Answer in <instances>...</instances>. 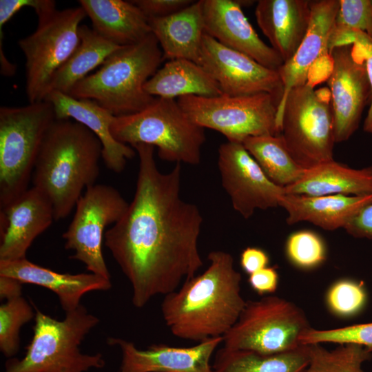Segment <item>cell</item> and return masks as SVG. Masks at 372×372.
<instances>
[{"instance_id":"36","label":"cell","mask_w":372,"mask_h":372,"mask_svg":"<svg viewBox=\"0 0 372 372\" xmlns=\"http://www.w3.org/2000/svg\"><path fill=\"white\" fill-rule=\"evenodd\" d=\"M356 30L372 38V0H339L331 37Z\"/></svg>"},{"instance_id":"34","label":"cell","mask_w":372,"mask_h":372,"mask_svg":"<svg viewBox=\"0 0 372 372\" xmlns=\"http://www.w3.org/2000/svg\"><path fill=\"white\" fill-rule=\"evenodd\" d=\"M286 254L292 265L302 269L318 267L326 260L327 248L322 238L310 230L291 234L285 245Z\"/></svg>"},{"instance_id":"24","label":"cell","mask_w":372,"mask_h":372,"mask_svg":"<svg viewBox=\"0 0 372 372\" xmlns=\"http://www.w3.org/2000/svg\"><path fill=\"white\" fill-rule=\"evenodd\" d=\"M148 19L163 59H187L198 63L205 34L203 0L194 1L172 14Z\"/></svg>"},{"instance_id":"16","label":"cell","mask_w":372,"mask_h":372,"mask_svg":"<svg viewBox=\"0 0 372 372\" xmlns=\"http://www.w3.org/2000/svg\"><path fill=\"white\" fill-rule=\"evenodd\" d=\"M223 340V336L211 338L189 347L152 344L144 350L120 338L107 342L121 349L118 372H213L211 358Z\"/></svg>"},{"instance_id":"43","label":"cell","mask_w":372,"mask_h":372,"mask_svg":"<svg viewBox=\"0 0 372 372\" xmlns=\"http://www.w3.org/2000/svg\"><path fill=\"white\" fill-rule=\"evenodd\" d=\"M22 283L17 279L0 276V297L6 300L21 296Z\"/></svg>"},{"instance_id":"37","label":"cell","mask_w":372,"mask_h":372,"mask_svg":"<svg viewBox=\"0 0 372 372\" xmlns=\"http://www.w3.org/2000/svg\"><path fill=\"white\" fill-rule=\"evenodd\" d=\"M351 44L353 50L364 62L371 85V99L363 125L365 132L372 134V38L368 34L356 30H351L332 37L329 43V52L335 46Z\"/></svg>"},{"instance_id":"31","label":"cell","mask_w":372,"mask_h":372,"mask_svg":"<svg viewBox=\"0 0 372 372\" xmlns=\"http://www.w3.org/2000/svg\"><path fill=\"white\" fill-rule=\"evenodd\" d=\"M309 362L303 372H366L363 364L372 358V353L355 344H340L328 350L320 344H311Z\"/></svg>"},{"instance_id":"6","label":"cell","mask_w":372,"mask_h":372,"mask_svg":"<svg viewBox=\"0 0 372 372\" xmlns=\"http://www.w3.org/2000/svg\"><path fill=\"white\" fill-rule=\"evenodd\" d=\"M56 120L47 101L0 107V208L4 209L29 188L44 138Z\"/></svg>"},{"instance_id":"42","label":"cell","mask_w":372,"mask_h":372,"mask_svg":"<svg viewBox=\"0 0 372 372\" xmlns=\"http://www.w3.org/2000/svg\"><path fill=\"white\" fill-rule=\"evenodd\" d=\"M269 262V257L267 253L258 247H248L240 254V266L249 275L268 267Z\"/></svg>"},{"instance_id":"25","label":"cell","mask_w":372,"mask_h":372,"mask_svg":"<svg viewBox=\"0 0 372 372\" xmlns=\"http://www.w3.org/2000/svg\"><path fill=\"white\" fill-rule=\"evenodd\" d=\"M92 29L118 46L136 44L152 33L149 19L134 3L123 0H80Z\"/></svg>"},{"instance_id":"9","label":"cell","mask_w":372,"mask_h":372,"mask_svg":"<svg viewBox=\"0 0 372 372\" xmlns=\"http://www.w3.org/2000/svg\"><path fill=\"white\" fill-rule=\"evenodd\" d=\"M311 327L301 309L284 298L269 296L246 301L234 326L223 338L224 347L275 355L295 350Z\"/></svg>"},{"instance_id":"15","label":"cell","mask_w":372,"mask_h":372,"mask_svg":"<svg viewBox=\"0 0 372 372\" xmlns=\"http://www.w3.org/2000/svg\"><path fill=\"white\" fill-rule=\"evenodd\" d=\"M197 63L216 80L224 94L245 96L265 92L282 99L283 85L278 70L223 45L207 33Z\"/></svg>"},{"instance_id":"3","label":"cell","mask_w":372,"mask_h":372,"mask_svg":"<svg viewBox=\"0 0 372 372\" xmlns=\"http://www.w3.org/2000/svg\"><path fill=\"white\" fill-rule=\"evenodd\" d=\"M102 145L83 125L56 119L49 128L32 174L33 187L50 202L54 220L66 218L99 175Z\"/></svg>"},{"instance_id":"40","label":"cell","mask_w":372,"mask_h":372,"mask_svg":"<svg viewBox=\"0 0 372 372\" xmlns=\"http://www.w3.org/2000/svg\"><path fill=\"white\" fill-rule=\"evenodd\" d=\"M278 273L273 267H267L251 275L248 282L251 288L260 296L275 292L278 285Z\"/></svg>"},{"instance_id":"2","label":"cell","mask_w":372,"mask_h":372,"mask_svg":"<svg viewBox=\"0 0 372 372\" xmlns=\"http://www.w3.org/2000/svg\"><path fill=\"white\" fill-rule=\"evenodd\" d=\"M207 259L209 266L202 273L185 280L162 301L163 320L177 338L200 342L223 336L245 306L241 274L234 268L233 256L216 250Z\"/></svg>"},{"instance_id":"32","label":"cell","mask_w":372,"mask_h":372,"mask_svg":"<svg viewBox=\"0 0 372 372\" xmlns=\"http://www.w3.org/2000/svg\"><path fill=\"white\" fill-rule=\"evenodd\" d=\"M35 316L30 304L22 296L6 300L0 307V350L12 358L19 349L21 327Z\"/></svg>"},{"instance_id":"28","label":"cell","mask_w":372,"mask_h":372,"mask_svg":"<svg viewBox=\"0 0 372 372\" xmlns=\"http://www.w3.org/2000/svg\"><path fill=\"white\" fill-rule=\"evenodd\" d=\"M79 33V45L53 76L49 92L57 91L69 95L76 84L122 47L105 39L85 25H81Z\"/></svg>"},{"instance_id":"35","label":"cell","mask_w":372,"mask_h":372,"mask_svg":"<svg viewBox=\"0 0 372 372\" xmlns=\"http://www.w3.org/2000/svg\"><path fill=\"white\" fill-rule=\"evenodd\" d=\"M301 342L303 344L326 342L355 344L364 347L372 353V322L325 330L311 328L302 336Z\"/></svg>"},{"instance_id":"5","label":"cell","mask_w":372,"mask_h":372,"mask_svg":"<svg viewBox=\"0 0 372 372\" xmlns=\"http://www.w3.org/2000/svg\"><path fill=\"white\" fill-rule=\"evenodd\" d=\"M33 337L21 360L12 359L4 372H86L103 369L105 360L100 353H83L80 344L99 322L96 316L80 304L58 320L34 306Z\"/></svg>"},{"instance_id":"33","label":"cell","mask_w":372,"mask_h":372,"mask_svg":"<svg viewBox=\"0 0 372 372\" xmlns=\"http://www.w3.org/2000/svg\"><path fill=\"white\" fill-rule=\"evenodd\" d=\"M325 300L332 314L349 318L362 311L367 302V293L362 281L343 278L329 287Z\"/></svg>"},{"instance_id":"30","label":"cell","mask_w":372,"mask_h":372,"mask_svg":"<svg viewBox=\"0 0 372 372\" xmlns=\"http://www.w3.org/2000/svg\"><path fill=\"white\" fill-rule=\"evenodd\" d=\"M242 144L268 178L280 187L294 184L306 170L291 156L280 134L247 137Z\"/></svg>"},{"instance_id":"39","label":"cell","mask_w":372,"mask_h":372,"mask_svg":"<svg viewBox=\"0 0 372 372\" xmlns=\"http://www.w3.org/2000/svg\"><path fill=\"white\" fill-rule=\"evenodd\" d=\"M192 0H134L132 1L148 19L164 17L192 4Z\"/></svg>"},{"instance_id":"1","label":"cell","mask_w":372,"mask_h":372,"mask_svg":"<svg viewBox=\"0 0 372 372\" xmlns=\"http://www.w3.org/2000/svg\"><path fill=\"white\" fill-rule=\"evenodd\" d=\"M132 147L139 158L134 196L104 240L132 285L134 306L142 308L154 296L176 291L203 265L198 246L203 217L180 197V163L162 173L154 147Z\"/></svg>"},{"instance_id":"10","label":"cell","mask_w":372,"mask_h":372,"mask_svg":"<svg viewBox=\"0 0 372 372\" xmlns=\"http://www.w3.org/2000/svg\"><path fill=\"white\" fill-rule=\"evenodd\" d=\"M176 100L194 123L221 133L227 141L242 143L247 137L280 134L277 125L280 100L269 93L189 95Z\"/></svg>"},{"instance_id":"17","label":"cell","mask_w":372,"mask_h":372,"mask_svg":"<svg viewBox=\"0 0 372 372\" xmlns=\"http://www.w3.org/2000/svg\"><path fill=\"white\" fill-rule=\"evenodd\" d=\"M203 11L205 33L220 43L271 70H278L284 63L259 37L237 1L203 0Z\"/></svg>"},{"instance_id":"21","label":"cell","mask_w":372,"mask_h":372,"mask_svg":"<svg viewBox=\"0 0 372 372\" xmlns=\"http://www.w3.org/2000/svg\"><path fill=\"white\" fill-rule=\"evenodd\" d=\"M0 276L45 287L58 297L65 313L76 309L82 297L94 291H106L112 287L110 279L92 273H62L39 266L26 258L0 261Z\"/></svg>"},{"instance_id":"29","label":"cell","mask_w":372,"mask_h":372,"mask_svg":"<svg viewBox=\"0 0 372 372\" xmlns=\"http://www.w3.org/2000/svg\"><path fill=\"white\" fill-rule=\"evenodd\" d=\"M309 362V344L268 355L223 347L216 351L211 366L213 372H303Z\"/></svg>"},{"instance_id":"7","label":"cell","mask_w":372,"mask_h":372,"mask_svg":"<svg viewBox=\"0 0 372 372\" xmlns=\"http://www.w3.org/2000/svg\"><path fill=\"white\" fill-rule=\"evenodd\" d=\"M111 132L123 144L156 147L163 160L194 165L200 161L205 141L204 128L189 118L177 100L158 97L137 113L114 116Z\"/></svg>"},{"instance_id":"13","label":"cell","mask_w":372,"mask_h":372,"mask_svg":"<svg viewBox=\"0 0 372 372\" xmlns=\"http://www.w3.org/2000/svg\"><path fill=\"white\" fill-rule=\"evenodd\" d=\"M327 79L333 116L335 143L347 141L359 127L364 109L371 102V90L364 62L352 45L334 47Z\"/></svg>"},{"instance_id":"18","label":"cell","mask_w":372,"mask_h":372,"mask_svg":"<svg viewBox=\"0 0 372 372\" xmlns=\"http://www.w3.org/2000/svg\"><path fill=\"white\" fill-rule=\"evenodd\" d=\"M54 220L53 209L48 199L37 188H29L1 210L0 261L26 258L34 239Z\"/></svg>"},{"instance_id":"38","label":"cell","mask_w":372,"mask_h":372,"mask_svg":"<svg viewBox=\"0 0 372 372\" xmlns=\"http://www.w3.org/2000/svg\"><path fill=\"white\" fill-rule=\"evenodd\" d=\"M25 7L32 8L39 18L54 11L56 2L53 0H1L0 30H3L4 25Z\"/></svg>"},{"instance_id":"22","label":"cell","mask_w":372,"mask_h":372,"mask_svg":"<svg viewBox=\"0 0 372 372\" xmlns=\"http://www.w3.org/2000/svg\"><path fill=\"white\" fill-rule=\"evenodd\" d=\"M311 1L260 0L255 16L271 47L283 62L296 52L309 28Z\"/></svg>"},{"instance_id":"8","label":"cell","mask_w":372,"mask_h":372,"mask_svg":"<svg viewBox=\"0 0 372 372\" xmlns=\"http://www.w3.org/2000/svg\"><path fill=\"white\" fill-rule=\"evenodd\" d=\"M277 125L296 163L309 169L333 160L335 141L329 90L309 81L293 87L277 113Z\"/></svg>"},{"instance_id":"11","label":"cell","mask_w":372,"mask_h":372,"mask_svg":"<svg viewBox=\"0 0 372 372\" xmlns=\"http://www.w3.org/2000/svg\"><path fill=\"white\" fill-rule=\"evenodd\" d=\"M81 6L54 11L39 17L36 30L18 44L25 59V93L29 103L44 101L53 76L79 45Z\"/></svg>"},{"instance_id":"4","label":"cell","mask_w":372,"mask_h":372,"mask_svg":"<svg viewBox=\"0 0 372 372\" xmlns=\"http://www.w3.org/2000/svg\"><path fill=\"white\" fill-rule=\"evenodd\" d=\"M163 59L159 43L151 33L141 41L114 52L97 71L76 84L69 95L92 100L114 116L137 113L156 98L144 86Z\"/></svg>"},{"instance_id":"41","label":"cell","mask_w":372,"mask_h":372,"mask_svg":"<svg viewBox=\"0 0 372 372\" xmlns=\"http://www.w3.org/2000/svg\"><path fill=\"white\" fill-rule=\"evenodd\" d=\"M344 229L353 237L372 240V202L364 207Z\"/></svg>"},{"instance_id":"19","label":"cell","mask_w":372,"mask_h":372,"mask_svg":"<svg viewBox=\"0 0 372 372\" xmlns=\"http://www.w3.org/2000/svg\"><path fill=\"white\" fill-rule=\"evenodd\" d=\"M45 101L50 102L56 119H72L89 129L102 145V159L111 171L120 173L127 161L136 154L130 145L117 141L111 132L114 116L96 102L78 99L57 91H51Z\"/></svg>"},{"instance_id":"12","label":"cell","mask_w":372,"mask_h":372,"mask_svg":"<svg viewBox=\"0 0 372 372\" xmlns=\"http://www.w3.org/2000/svg\"><path fill=\"white\" fill-rule=\"evenodd\" d=\"M129 204L114 187L94 184L85 189L76 205L73 218L63 234L70 258L83 263L90 273L110 280L102 245L105 229L124 215Z\"/></svg>"},{"instance_id":"26","label":"cell","mask_w":372,"mask_h":372,"mask_svg":"<svg viewBox=\"0 0 372 372\" xmlns=\"http://www.w3.org/2000/svg\"><path fill=\"white\" fill-rule=\"evenodd\" d=\"M285 194L307 196L372 194V165L351 168L333 159L306 169L302 178L285 187Z\"/></svg>"},{"instance_id":"14","label":"cell","mask_w":372,"mask_h":372,"mask_svg":"<svg viewBox=\"0 0 372 372\" xmlns=\"http://www.w3.org/2000/svg\"><path fill=\"white\" fill-rule=\"evenodd\" d=\"M218 166L222 185L233 208L244 218L256 209L276 207L285 188L272 182L240 143L227 141L220 145Z\"/></svg>"},{"instance_id":"27","label":"cell","mask_w":372,"mask_h":372,"mask_svg":"<svg viewBox=\"0 0 372 372\" xmlns=\"http://www.w3.org/2000/svg\"><path fill=\"white\" fill-rule=\"evenodd\" d=\"M144 88L154 97L172 99L223 94L216 80L201 65L187 59L169 60L147 81Z\"/></svg>"},{"instance_id":"23","label":"cell","mask_w":372,"mask_h":372,"mask_svg":"<svg viewBox=\"0 0 372 372\" xmlns=\"http://www.w3.org/2000/svg\"><path fill=\"white\" fill-rule=\"evenodd\" d=\"M372 202V194L366 196L282 195L278 205L287 212V223L293 225L307 221L333 231L344 228L349 221L366 205Z\"/></svg>"},{"instance_id":"20","label":"cell","mask_w":372,"mask_h":372,"mask_svg":"<svg viewBox=\"0 0 372 372\" xmlns=\"http://www.w3.org/2000/svg\"><path fill=\"white\" fill-rule=\"evenodd\" d=\"M338 8L339 0L311 1L307 33L293 56L278 70L283 85V94L278 110L290 90L307 83L311 67L329 52Z\"/></svg>"}]
</instances>
